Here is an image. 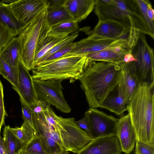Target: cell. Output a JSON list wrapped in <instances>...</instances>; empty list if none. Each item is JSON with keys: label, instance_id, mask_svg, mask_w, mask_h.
<instances>
[{"label": "cell", "instance_id": "8d00e7d4", "mask_svg": "<svg viewBox=\"0 0 154 154\" xmlns=\"http://www.w3.org/2000/svg\"><path fill=\"white\" fill-rule=\"evenodd\" d=\"M49 104L48 103L38 100L34 104L30 106L32 110L33 114H37L42 112Z\"/></svg>", "mask_w": 154, "mask_h": 154}, {"label": "cell", "instance_id": "d6986e66", "mask_svg": "<svg viewBox=\"0 0 154 154\" xmlns=\"http://www.w3.org/2000/svg\"><path fill=\"white\" fill-rule=\"evenodd\" d=\"M131 53L127 46H118L84 55L90 61H102L120 64L123 63L125 55Z\"/></svg>", "mask_w": 154, "mask_h": 154}, {"label": "cell", "instance_id": "7c38bea8", "mask_svg": "<svg viewBox=\"0 0 154 154\" xmlns=\"http://www.w3.org/2000/svg\"><path fill=\"white\" fill-rule=\"evenodd\" d=\"M49 3L47 0H19L9 4L18 20L27 24L47 7Z\"/></svg>", "mask_w": 154, "mask_h": 154}, {"label": "cell", "instance_id": "6da1fadb", "mask_svg": "<svg viewBox=\"0 0 154 154\" xmlns=\"http://www.w3.org/2000/svg\"><path fill=\"white\" fill-rule=\"evenodd\" d=\"M120 64L91 61L85 69L79 80L90 108H99L117 86Z\"/></svg>", "mask_w": 154, "mask_h": 154}, {"label": "cell", "instance_id": "7402d4cb", "mask_svg": "<svg viewBox=\"0 0 154 154\" xmlns=\"http://www.w3.org/2000/svg\"><path fill=\"white\" fill-rule=\"evenodd\" d=\"M0 22L17 35L28 24L19 21L11 10L9 4L0 1Z\"/></svg>", "mask_w": 154, "mask_h": 154}, {"label": "cell", "instance_id": "60d3db41", "mask_svg": "<svg viewBox=\"0 0 154 154\" xmlns=\"http://www.w3.org/2000/svg\"><path fill=\"white\" fill-rule=\"evenodd\" d=\"M135 61V59L131 53L126 54L125 56L123 62L124 63H129Z\"/></svg>", "mask_w": 154, "mask_h": 154}, {"label": "cell", "instance_id": "30bf717a", "mask_svg": "<svg viewBox=\"0 0 154 154\" xmlns=\"http://www.w3.org/2000/svg\"><path fill=\"white\" fill-rule=\"evenodd\" d=\"M84 117L88 123L90 135L93 139L116 135L119 119L93 108H90L85 112Z\"/></svg>", "mask_w": 154, "mask_h": 154}, {"label": "cell", "instance_id": "f6af8a7d", "mask_svg": "<svg viewBox=\"0 0 154 154\" xmlns=\"http://www.w3.org/2000/svg\"><path fill=\"white\" fill-rule=\"evenodd\" d=\"M133 154H136L135 150L134 151Z\"/></svg>", "mask_w": 154, "mask_h": 154}, {"label": "cell", "instance_id": "e575fe53", "mask_svg": "<svg viewBox=\"0 0 154 154\" xmlns=\"http://www.w3.org/2000/svg\"><path fill=\"white\" fill-rule=\"evenodd\" d=\"M5 109L4 102L3 88L2 84L0 80V132L1 129L5 123L6 116H7Z\"/></svg>", "mask_w": 154, "mask_h": 154}, {"label": "cell", "instance_id": "ee69618b", "mask_svg": "<svg viewBox=\"0 0 154 154\" xmlns=\"http://www.w3.org/2000/svg\"><path fill=\"white\" fill-rule=\"evenodd\" d=\"M17 154H25L21 150H20Z\"/></svg>", "mask_w": 154, "mask_h": 154}, {"label": "cell", "instance_id": "4fadbf2b", "mask_svg": "<svg viewBox=\"0 0 154 154\" xmlns=\"http://www.w3.org/2000/svg\"><path fill=\"white\" fill-rule=\"evenodd\" d=\"M120 68L119 78L117 87L128 104L141 82L133 62L121 63Z\"/></svg>", "mask_w": 154, "mask_h": 154}, {"label": "cell", "instance_id": "ba28073f", "mask_svg": "<svg viewBox=\"0 0 154 154\" xmlns=\"http://www.w3.org/2000/svg\"><path fill=\"white\" fill-rule=\"evenodd\" d=\"M62 80L33 79V84L38 100L54 106L61 112H70L71 110L62 91Z\"/></svg>", "mask_w": 154, "mask_h": 154}, {"label": "cell", "instance_id": "f35d334b", "mask_svg": "<svg viewBox=\"0 0 154 154\" xmlns=\"http://www.w3.org/2000/svg\"><path fill=\"white\" fill-rule=\"evenodd\" d=\"M148 14L149 19L152 21H154V10L150 2L149 3L148 5Z\"/></svg>", "mask_w": 154, "mask_h": 154}, {"label": "cell", "instance_id": "d4e9b609", "mask_svg": "<svg viewBox=\"0 0 154 154\" xmlns=\"http://www.w3.org/2000/svg\"><path fill=\"white\" fill-rule=\"evenodd\" d=\"M9 125L5 127L3 131V140L8 154H17L24 145L14 135Z\"/></svg>", "mask_w": 154, "mask_h": 154}, {"label": "cell", "instance_id": "3957f363", "mask_svg": "<svg viewBox=\"0 0 154 154\" xmlns=\"http://www.w3.org/2000/svg\"><path fill=\"white\" fill-rule=\"evenodd\" d=\"M94 12L99 20H110L124 27H134L140 32L152 35L137 12L133 0H97Z\"/></svg>", "mask_w": 154, "mask_h": 154}, {"label": "cell", "instance_id": "d590c367", "mask_svg": "<svg viewBox=\"0 0 154 154\" xmlns=\"http://www.w3.org/2000/svg\"><path fill=\"white\" fill-rule=\"evenodd\" d=\"M135 151L136 154H154V147L136 141Z\"/></svg>", "mask_w": 154, "mask_h": 154}, {"label": "cell", "instance_id": "7a4b0ae2", "mask_svg": "<svg viewBox=\"0 0 154 154\" xmlns=\"http://www.w3.org/2000/svg\"><path fill=\"white\" fill-rule=\"evenodd\" d=\"M154 83H141L127 105L137 141L154 147Z\"/></svg>", "mask_w": 154, "mask_h": 154}, {"label": "cell", "instance_id": "1f68e13d", "mask_svg": "<svg viewBox=\"0 0 154 154\" xmlns=\"http://www.w3.org/2000/svg\"><path fill=\"white\" fill-rule=\"evenodd\" d=\"M17 35L0 22V54L5 46Z\"/></svg>", "mask_w": 154, "mask_h": 154}, {"label": "cell", "instance_id": "4316f807", "mask_svg": "<svg viewBox=\"0 0 154 154\" xmlns=\"http://www.w3.org/2000/svg\"><path fill=\"white\" fill-rule=\"evenodd\" d=\"M135 8L138 14L141 17L147 28L154 35V23L149 18L148 14L149 4L148 0H133Z\"/></svg>", "mask_w": 154, "mask_h": 154}, {"label": "cell", "instance_id": "44dd1931", "mask_svg": "<svg viewBox=\"0 0 154 154\" xmlns=\"http://www.w3.org/2000/svg\"><path fill=\"white\" fill-rule=\"evenodd\" d=\"M127 104L116 87L104 100L99 108L106 109L116 115L121 116L127 111Z\"/></svg>", "mask_w": 154, "mask_h": 154}, {"label": "cell", "instance_id": "277c9868", "mask_svg": "<svg viewBox=\"0 0 154 154\" xmlns=\"http://www.w3.org/2000/svg\"><path fill=\"white\" fill-rule=\"evenodd\" d=\"M90 62L84 55L65 56L34 67L32 76L33 79H69L73 83L79 79Z\"/></svg>", "mask_w": 154, "mask_h": 154}, {"label": "cell", "instance_id": "74e56055", "mask_svg": "<svg viewBox=\"0 0 154 154\" xmlns=\"http://www.w3.org/2000/svg\"><path fill=\"white\" fill-rule=\"evenodd\" d=\"M75 123L81 128L86 131L90 135L88 123L85 117L84 116L83 118L79 120L75 121Z\"/></svg>", "mask_w": 154, "mask_h": 154}, {"label": "cell", "instance_id": "7dc6e473", "mask_svg": "<svg viewBox=\"0 0 154 154\" xmlns=\"http://www.w3.org/2000/svg\"></svg>", "mask_w": 154, "mask_h": 154}, {"label": "cell", "instance_id": "9c48e42d", "mask_svg": "<svg viewBox=\"0 0 154 154\" xmlns=\"http://www.w3.org/2000/svg\"><path fill=\"white\" fill-rule=\"evenodd\" d=\"M33 122L35 134L48 154L65 151L57 131L47 121L43 111L39 114H33Z\"/></svg>", "mask_w": 154, "mask_h": 154}, {"label": "cell", "instance_id": "52a82bcc", "mask_svg": "<svg viewBox=\"0 0 154 154\" xmlns=\"http://www.w3.org/2000/svg\"><path fill=\"white\" fill-rule=\"evenodd\" d=\"M131 51L135 59L133 62L140 82L154 83V52L146 41L145 34L139 32Z\"/></svg>", "mask_w": 154, "mask_h": 154}, {"label": "cell", "instance_id": "f1b7e54d", "mask_svg": "<svg viewBox=\"0 0 154 154\" xmlns=\"http://www.w3.org/2000/svg\"><path fill=\"white\" fill-rule=\"evenodd\" d=\"M78 23L70 21L62 22L51 27L49 33L56 35L73 33L79 29Z\"/></svg>", "mask_w": 154, "mask_h": 154}, {"label": "cell", "instance_id": "484cf974", "mask_svg": "<svg viewBox=\"0 0 154 154\" xmlns=\"http://www.w3.org/2000/svg\"><path fill=\"white\" fill-rule=\"evenodd\" d=\"M10 128L14 135L24 146L33 138L35 134L33 128L26 121L23 122L20 127H10Z\"/></svg>", "mask_w": 154, "mask_h": 154}, {"label": "cell", "instance_id": "ffe728a7", "mask_svg": "<svg viewBox=\"0 0 154 154\" xmlns=\"http://www.w3.org/2000/svg\"><path fill=\"white\" fill-rule=\"evenodd\" d=\"M97 0H65L64 6L72 18L79 23L85 19L94 9Z\"/></svg>", "mask_w": 154, "mask_h": 154}, {"label": "cell", "instance_id": "5bb4252c", "mask_svg": "<svg viewBox=\"0 0 154 154\" xmlns=\"http://www.w3.org/2000/svg\"><path fill=\"white\" fill-rule=\"evenodd\" d=\"M122 151L116 135L94 138L76 154H120Z\"/></svg>", "mask_w": 154, "mask_h": 154}, {"label": "cell", "instance_id": "e0dca14e", "mask_svg": "<svg viewBox=\"0 0 154 154\" xmlns=\"http://www.w3.org/2000/svg\"><path fill=\"white\" fill-rule=\"evenodd\" d=\"M18 78L16 86L12 87L22 99L30 106L38 100L35 90L32 76L29 70L20 62L18 66Z\"/></svg>", "mask_w": 154, "mask_h": 154}, {"label": "cell", "instance_id": "ab89813d", "mask_svg": "<svg viewBox=\"0 0 154 154\" xmlns=\"http://www.w3.org/2000/svg\"><path fill=\"white\" fill-rule=\"evenodd\" d=\"M0 154H8L3 138L0 134Z\"/></svg>", "mask_w": 154, "mask_h": 154}, {"label": "cell", "instance_id": "836d02e7", "mask_svg": "<svg viewBox=\"0 0 154 154\" xmlns=\"http://www.w3.org/2000/svg\"><path fill=\"white\" fill-rule=\"evenodd\" d=\"M20 100L21 104L22 118L23 121L28 122L34 129L32 110L30 107L22 99L20 98Z\"/></svg>", "mask_w": 154, "mask_h": 154}, {"label": "cell", "instance_id": "603a6c76", "mask_svg": "<svg viewBox=\"0 0 154 154\" xmlns=\"http://www.w3.org/2000/svg\"><path fill=\"white\" fill-rule=\"evenodd\" d=\"M0 54L7 63L17 67L20 62V45L18 37L14 38L7 44Z\"/></svg>", "mask_w": 154, "mask_h": 154}, {"label": "cell", "instance_id": "2e32d148", "mask_svg": "<svg viewBox=\"0 0 154 154\" xmlns=\"http://www.w3.org/2000/svg\"><path fill=\"white\" fill-rule=\"evenodd\" d=\"M130 29L112 21L99 20L94 29L86 33L88 37L94 39H118L128 34Z\"/></svg>", "mask_w": 154, "mask_h": 154}, {"label": "cell", "instance_id": "bcb514c9", "mask_svg": "<svg viewBox=\"0 0 154 154\" xmlns=\"http://www.w3.org/2000/svg\"></svg>", "mask_w": 154, "mask_h": 154}, {"label": "cell", "instance_id": "8992f818", "mask_svg": "<svg viewBox=\"0 0 154 154\" xmlns=\"http://www.w3.org/2000/svg\"><path fill=\"white\" fill-rule=\"evenodd\" d=\"M58 135L65 151L77 153L93 139L76 123L73 118H65L56 114Z\"/></svg>", "mask_w": 154, "mask_h": 154}, {"label": "cell", "instance_id": "8fae6325", "mask_svg": "<svg viewBox=\"0 0 154 154\" xmlns=\"http://www.w3.org/2000/svg\"><path fill=\"white\" fill-rule=\"evenodd\" d=\"M128 39L123 38L118 39H96L88 37L75 42V45L72 50L65 56L71 55H84L118 46L128 47Z\"/></svg>", "mask_w": 154, "mask_h": 154}, {"label": "cell", "instance_id": "d6a6232c", "mask_svg": "<svg viewBox=\"0 0 154 154\" xmlns=\"http://www.w3.org/2000/svg\"><path fill=\"white\" fill-rule=\"evenodd\" d=\"M75 44V42H72L48 57L39 65L50 62L66 56L72 50Z\"/></svg>", "mask_w": 154, "mask_h": 154}, {"label": "cell", "instance_id": "ac0fdd59", "mask_svg": "<svg viewBox=\"0 0 154 154\" xmlns=\"http://www.w3.org/2000/svg\"><path fill=\"white\" fill-rule=\"evenodd\" d=\"M50 28L48 24L41 35L35 50L33 68L38 61L53 47L69 35V34H51L49 32Z\"/></svg>", "mask_w": 154, "mask_h": 154}, {"label": "cell", "instance_id": "9a60e30c", "mask_svg": "<svg viewBox=\"0 0 154 154\" xmlns=\"http://www.w3.org/2000/svg\"><path fill=\"white\" fill-rule=\"evenodd\" d=\"M116 135L122 152L125 154H130L134 148L137 139L136 133L128 113L119 119Z\"/></svg>", "mask_w": 154, "mask_h": 154}, {"label": "cell", "instance_id": "cb8c5ba5", "mask_svg": "<svg viewBox=\"0 0 154 154\" xmlns=\"http://www.w3.org/2000/svg\"><path fill=\"white\" fill-rule=\"evenodd\" d=\"M46 20L48 23L51 27L62 22L72 21V18L64 4L52 7L48 6Z\"/></svg>", "mask_w": 154, "mask_h": 154}, {"label": "cell", "instance_id": "7bdbcfd3", "mask_svg": "<svg viewBox=\"0 0 154 154\" xmlns=\"http://www.w3.org/2000/svg\"><path fill=\"white\" fill-rule=\"evenodd\" d=\"M69 151H64L54 154H69Z\"/></svg>", "mask_w": 154, "mask_h": 154}, {"label": "cell", "instance_id": "5b68a950", "mask_svg": "<svg viewBox=\"0 0 154 154\" xmlns=\"http://www.w3.org/2000/svg\"><path fill=\"white\" fill-rule=\"evenodd\" d=\"M47 8L29 22L18 36L20 45V61L29 71L33 69L38 42L42 32L48 24L46 20Z\"/></svg>", "mask_w": 154, "mask_h": 154}, {"label": "cell", "instance_id": "4dcf8cb0", "mask_svg": "<svg viewBox=\"0 0 154 154\" xmlns=\"http://www.w3.org/2000/svg\"><path fill=\"white\" fill-rule=\"evenodd\" d=\"M79 32V31H77L72 33L61 42L53 47L38 61L34 67L42 63L48 57L62 48L73 42L75 39L78 36Z\"/></svg>", "mask_w": 154, "mask_h": 154}, {"label": "cell", "instance_id": "b9f144b4", "mask_svg": "<svg viewBox=\"0 0 154 154\" xmlns=\"http://www.w3.org/2000/svg\"><path fill=\"white\" fill-rule=\"evenodd\" d=\"M15 0H4L1 1V2L6 4H10L15 1Z\"/></svg>", "mask_w": 154, "mask_h": 154}, {"label": "cell", "instance_id": "f546056e", "mask_svg": "<svg viewBox=\"0 0 154 154\" xmlns=\"http://www.w3.org/2000/svg\"><path fill=\"white\" fill-rule=\"evenodd\" d=\"M21 150L25 154H48L41 140L36 134Z\"/></svg>", "mask_w": 154, "mask_h": 154}, {"label": "cell", "instance_id": "83f0119b", "mask_svg": "<svg viewBox=\"0 0 154 154\" xmlns=\"http://www.w3.org/2000/svg\"><path fill=\"white\" fill-rule=\"evenodd\" d=\"M0 74L12 85L16 86L18 78L17 67L12 66L7 63L0 54Z\"/></svg>", "mask_w": 154, "mask_h": 154}]
</instances>
